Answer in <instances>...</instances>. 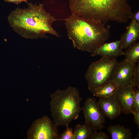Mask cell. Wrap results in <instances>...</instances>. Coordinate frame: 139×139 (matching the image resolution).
Returning <instances> with one entry per match:
<instances>
[{
    "label": "cell",
    "instance_id": "cell-20",
    "mask_svg": "<svg viewBox=\"0 0 139 139\" xmlns=\"http://www.w3.org/2000/svg\"><path fill=\"white\" fill-rule=\"evenodd\" d=\"M135 85L137 88H139V61L136 64L134 75Z\"/></svg>",
    "mask_w": 139,
    "mask_h": 139
},
{
    "label": "cell",
    "instance_id": "cell-13",
    "mask_svg": "<svg viewBox=\"0 0 139 139\" xmlns=\"http://www.w3.org/2000/svg\"><path fill=\"white\" fill-rule=\"evenodd\" d=\"M119 86L112 79L91 91L94 97L108 98L114 96Z\"/></svg>",
    "mask_w": 139,
    "mask_h": 139
},
{
    "label": "cell",
    "instance_id": "cell-14",
    "mask_svg": "<svg viewBox=\"0 0 139 139\" xmlns=\"http://www.w3.org/2000/svg\"><path fill=\"white\" fill-rule=\"evenodd\" d=\"M112 139H131L132 133L130 130L119 125H110L107 128Z\"/></svg>",
    "mask_w": 139,
    "mask_h": 139
},
{
    "label": "cell",
    "instance_id": "cell-23",
    "mask_svg": "<svg viewBox=\"0 0 139 139\" xmlns=\"http://www.w3.org/2000/svg\"><path fill=\"white\" fill-rule=\"evenodd\" d=\"M30 0H5V2L14 3L16 4H18L22 2H28V1Z\"/></svg>",
    "mask_w": 139,
    "mask_h": 139
},
{
    "label": "cell",
    "instance_id": "cell-3",
    "mask_svg": "<svg viewBox=\"0 0 139 139\" xmlns=\"http://www.w3.org/2000/svg\"><path fill=\"white\" fill-rule=\"evenodd\" d=\"M67 36L74 47L92 53L110 36V26L90 20L73 14L65 20Z\"/></svg>",
    "mask_w": 139,
    "mask_h": 139
},
{
    "label": "cell",
    "instance_id": "cell-16",
    "mask_svg": "<svg viewBox=\"0 0 139 139\" xmlns=\"http://www.w3.org/2000/svg\"><path fill=\"white\" fill-rule=\"evenodd\" d=\"M92 132V129L85 124H77L73 133L75 139H89Z\"/></svg>",
    "mask_w": 139,
    "mask_h": 139
},
{
    "label": "cell",
    "instance_id": "cell-8",
    "mask_svg": "<svg viewBox=\"0 0 139 139\" xmlns=\"http://www.w3.org/2000/svg\"><path fill=\"white\" fill-rule=\"evenodd\" d=\"M136 66V64L128 62L125 59H123L118 63L111 79L119 86H135L134 75Z\"/></svg>",
    "mask_w": 139,
    "mask_h": 139
},
{
    "label": "cell",
    "instance_id": "cell-2",
    "mask_svg": "<svg viewBox=\"0 0 139 139\" xmlns=\"http://www.w3.org/2000/svg\"><path fill=\"white\" fill-rule=\"evenodd\" d=\"M69 6L72 14L105 24L126 23L132 13L126 0H69Z\"/></svg>",
    "mask_w": 139,
    "mask_h": 139
},
{
    "label": "cell",
    "instance_id": "cell-7",
    "mask_svg": "<svg viewBox=\"0 0 139 139\" xmlns=\"http://www.w3.org/2000/svg\"><path fill=\"white\" fill-rule=\"evenodd\" d=\"M85 119L84 124L91 128L93 131H97L104 127L105 116L102 114L95 98H88L82 108Z\"/></svg>",
    "mask_w": 139,
    "mask_h": 139
},
{
    "label": "cell",
    "instance_id": "cell-11",
    "mask_svg": "<svg viewBox=\"0 0 139 139\" xmlns=\"http://www.w3.org/2000/svg\"><path fill=\"white\" fill-rule=\"evenodd\" d=\"M124 51L120 46V40L109 43L106 42L96 48L91 54L94 57L99 56L110 58L124 55Z\"/></svg>",
    "mask_w": 139,
    "mask_h": 139
},
{
    "label": "cell",
    "instance_id": "cell-10",
    "mask_svg": "<svg viewBox=\"0 0 139 139\" xmlns=\"http://www.w3.org/2000/svg\"><path fill=\"white\" fill-rule=\"evenodd\" d=\"M97 102L104 115L111 120L121 113L120 106L114 95L108 98H99Z\"/></svg>",
    "mask_w": 139,
    "mask_h": 139
},
{
    "label": "cell",
    "instance_id": "cell-18",
    "mask_svg": "<svg viewBox=\"0 0 139 139\" xmlns=\"http://www.w3.org/2000/svg\"><path fill=\"white\" fill-rule=\"evenodd\" d=\"M109 137L105 132L100 131H93L89 139H108Z\"/></svg>",
    "mask_w": 139,
    "mask_h": 139
},
{
    "label": "cell",
    "instance_id": "cell-22",
    "mask_svg": "<svg viewBox=\"0 0 139 139\" xmlns=\"http://www.w3.org/2000/svg\"><path fill=\"white\" fill-rule=\"evenodd\" d=\"M130 18L139 24V11H138L134 13H132Z\"/></svg>",
    "mask_w": 139,
    "mask_h": 139
},
{
    "label": "cell",
    "instance_id": "cell-5",
    "mask_svg": "<svg viewBox=\"0 0 139 139\" xmlns=\"http://www.w3.org/2000/svg\"><path fill=\"white\" fill-rule=\"evenodd\" d=\"M118 63L116 58L102 57L91 64L85 75L90 92L111 79Z\"/></svg>",
    "mask_w": 139,
    "mask_h": 139
},
{
    "label": "cell",
    "instance_id": "cell-9",
    "mask_svg": "<svg viewBox=\"0 0 139 139\" xmlns=\"http://www.w3.org/2000/svg\"><path fill=\"white\" fill-rule=\"evenodd\" d=\"M136 87L119 86L114 96L120 106L121 112L125 114H132L134 108L133 96Z\"/></svg>",
    "mask_w": 139,
    "mask_h": 139
},
{
    "label": "cell",
    "instance_id": "cell-12",
    "mask_svg": "<svg viewBox=\"0 0 139 139\" xmlns=\"http://www.w3.org/2000/svg\"><path fill=\"white\" fill-rule=\"evenodd\" d=\"M139 38V24L132 20L120 40L121 48L126 49L136 42Z\"/></svg>",
    "mask_w": 139,
    "mask_h": 139
},
{
    "label": "cell",
    "instance_id": "cell-17",
    "mask_svg": "<svg viewBox=\"0 0 139 139\" xmlns=\"http://www.w3.org/2000/svg\"><path fill=\"white\" fill-rule=\"evenodd\" d=\"M66 127V130L59 135V139H75L72 128L68 126Z\"/></svg>",
    "mask_w": 139,
    "mask_h": 139
},
{
    "label": "cell",
    "instance_id": "cell-19",
    "mask_svg": "<svg viewBox=\"0 0 139 139\" xmlns=\"http://www.w3.org/2000/svg\"><path fill=\"white\" fill-rule=\"evenodd\" d=\"M133 104L134 108L139 111V88L135 89L133 96Z\"/></svg>",
    "mask_w": 139,
    "mask_h": 139
},
{
    "label": "cell",
    "instance_id": "cell-21",
    "mask_svg": "<svg viewBox=\"0 0 139 139\" xmlns=\"http://www.w3.org/2000/svg\"><path fill=\"white\" fill-rule=\"evenodd\" d=\"M132 114L134 115V121L136 124L137 128H139V111H137L134 108Z\"/></svg>",
    "mask_w": 139,
    "mask_h": 139
},
{
    "label": "cell",
    "instance_id": "cell-1",
    "mask_svg": "<svg viewBox=\"0 0 139 139\" xmlns=\"http://www.w3.org/2000/svg\"><path fill=\"white\" fill-rule=\"evenodd\" d=\"M27 3V8L18 7L8 16V22L13 30L26 39L43 38L47 34L59 37L52 26L58 20L45 9L43 4Z\"/></svg>",
    "mask_w": 139,
    "mask_h": 139
},
{
    "label": "cell",
    "instance_id": "cell-4",
    "mask_svg": "<svg viewBox=\"0 0 139 139\" xmlns=\"http://www.w3.org/2000/svg\"><path fill=\"white\" fill-rule=\"evenodd\" d=\"M50 96L51 116L56 126H68L73 120L78 118L82 99L75 87L69 86L65 90L58 89Z\"/></svg>",
    "mask_w": 139,
    "mask_h": 139
},
{
    "label": "cell",
    "instance_id": "cell-6",
    "mask_svg": "<svg viewBox=\"0 0 139 139\" xmlns=\"http://www.w3.org/2000/svg\"><path fill=\"white\" fill-rule=\"evenodd\" d=\"M58 126L44 115L35 120L27 132L28 139H59Z\"/></svg>",
    "mask_w": 139,
    "mask_h": 139
},
{
    "label": "cell",
    "instance_id": "cell-15",
    "mask_svg": "<svg viewBox=\"0 0 139 139\" xmlns=\"http://www.w3.org/2000/svg\"><path fill=\"white\" fill-rule=\"evenodd\" d=\"M124 55L127 61L136 64L139 61V42H136L127 48L124 51Z\"/></svg>",
    "mask_w": 139,
    "mask_h": 139
}]
</instances>
